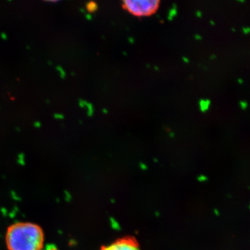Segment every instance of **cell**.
Segmentation results:
<instances>
[{"instance_id": "6da1fadb", "label": "cell", "mask_w": 250, "mask_h": 250, "mask_svg": "<svg viewBox=\"0 0 250 250\" xmlns=\"http://www.w3.org/2000/svg\"><path fill=\"white\" fill-rule=\"evenodd\" d=\"M5 239L8 250H42L45 236L38 224L20 222L8 228Z\"/></svg>"}, {"instance_id": "7a4b0ae2", "label": "cell", "mask_w": 250, "mask_h": 250, "mask_svg": "<svg viewBox=\"0 0 250 250\" xmlns=\"http://www.w3.org/2000/svg\"><path fill=\"white\" fill-rule=\"evenodd\" d=\"M159 4L160 1L156 0H127L122 3L127 11L137 17L154 14L159 8Z\"/></svg>"}, {"instance_id": "3957f363", "label": "cell", "mask_w": 250, "mask_h": 250, "mask_svg": "<svg viewBox=\"0 0 250 250\" xmlns=\"http://www.w3.org/2000/svg\"><path fill=\"white\" fill-rule=\"evenodd\" d=\"M99 250H142L140 243L134 236H125L102 245Z\"/></svg>"}, {"instance_id": "277c9868", "label": "cell", "mask_w": 250, "mask_h": 250, "mask_svg": "<svg viewBox=\"0 0 250 250\" xmlns=\"http://www.w3.org/2000/svg\"><path fill=\"white\" fill-rule=\"evenodd\" d=\"M79 106L81 107V108H83V107H86V108H88V115H90V116H91L92 115H93V107L92 106L91 104L87 102V101H84V100H79Z\"/></svg>"}, {"instance_id": "5b68a950", "label": "cell", "mask_w": 250, "mask_h": 250, "mask_svg": "<svg viewBox=\"0 0 250 250\" xmlns=\"http://www.w3.org/2000/svg\"><path fill=\"white\" fill-rule=\"evenodd\" d=\"M98 6L97 4V3L94 2V1H90L86 4V9L89 13H93L95 12L97 10Z\"/></svg>"}, {"instance_id": "8992f818", "label": "cell", "mask_w": 250, "mask_h": 250, "mask_svg": "<svg viewBox=\"0 0 250 250\" xmlns=\"http://www.w3.org/2000/svg\"><path fill=\"white\" fill-rule=\"evenodd\" d=\"M200 105L201 110L204 111V110H206L208 108L209 105H210V101L208 100H202V101H200Z\"/></svg>"}, {"instance_id": "52a82bcc", "label": "cell", "mask_w": 250, "mask_h": 250, "mask_svg": "<svg viewBox=\"0 0 250 250\" xmlns=\"http://www.w3.org/2000/svg\"><path fill=\"white\" fill-rule=\"evenodd\" d=\"M57 69L59 72L61 78H62V79H64V78L65 77V76H66V73L64 71V69H63V67H61V66H57Z\"/></svg>"}, {"instance_id": "ba28073f", "label": "cell", "mask_w": 250, "mask_h": 250, "mask_svg": "<svg viewBox=\"0 0 250 250\" xmlns=\"http://www.w3.org/2000/svg\"><path fill=\"white\" fill-rule=\"evenodd\" d=\"M54 118H55L56 119H59V120H61V119H63L64 118V117H63V115H62V114H60V113H56V114H54Z\"/></svg>"}, {"instance_id": "9c48e42d", "label": "cell", "mask_w": 250, "mask_h": 250, "mask_svg": "<svg viewBox=\"0 0 250 250\" xmlns=\"http://www.w3.org/2000/svg\"><path fill=\"white\" fill-rule=\"evenodd\" d=\"M33 125H34V127H36V128H40V127H41V123H40V122H34V124H33Z\"/></svg>"}, {"instance_id": "30bf717a", "label": "cell", "mask_w": 250, "mask_h": 250, "mask_svg": "<svg viewBox=\"0 0 250 250\" xmlns=\"http://www.w3.org/2000/svg\"><path fill=\"white\" fill-rule=\"evenodd\" d=\"M1 37L3 40H6V39H7V35H6V33H1Z\"/></svg>"}, {"instance_id": "8fae6325", "label": "cell", "mask_w": 250, "mask_h": 250, "mask_svg": "<svg viewBox=\"0 0 250 250\" xmlns=\"http://www.w3.org/2000/svg\"><path fill=\"white\" fill-rule=\"evenodd\" d=\"M46 2H48V3H57V2H58V1H46Z\"/></svg>"}, {"instance_id": "7c38bea8", "label": "cell", "mask_w": 250, "mask_h": 250, "mask_svg": "<svg viewBox=\"0 0 250 250\" xmlns=\"http://www.w3.org/2000/svg\"><path fill=\"white\" fill-rule=\"evenodd\" d=\"M86 18H87V19L88 20H91V15H86Z\"/></svg>"}]
</instances>
